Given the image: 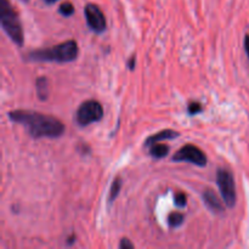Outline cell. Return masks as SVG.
Here are the masks:
<instances>
[{"instance_id": "1", "label": "cell", "mask_w": 249, "mask_h": 249, "mask_svg": "<svg viewBox=\"0 0 249 249\" xmlns=\"http://www.w3.org/2000/svg\"><path fill=\"white\" fill-rule=\"evenodd\" d=\"M9 118L15 123L22 124L33 138H58L65 133V125L55 117L46 116L33 111L9 112Z\"/></svg>"}, {"instance_id": "2", "label": "cell", "mask_w": 249, "mask_h": 249, "mask_svg": "<svg viewBox=\"0 0 249 249\" xmlns=\"http://www.w3.org/2000/svg\"><path fill=\"white\" fill-rule=\"evenodd\" d=\"M78 56V44L74 40H67L51 49L36 50L28 53L32 61H55V62H71Z\"/></svg>"}, {"instance_id": "3", "label": "cell", "mask_w": 249, "mask_h": 249, "mask_svg": "<svg viewBox=\"0 0 249 249\" xmlns=\"http://www.w3.org/2000/svg\"><path fill=\"white\" fill-rule=\"evenodd\" d=\"M0 21L5 33L14 43L21 46L23 44V29L18 21L17 14L7 0H0Z\"/></svg>"}, {"instance_id": "4", "label": "cell", "mask_w": 249, "mask_h": 249, "mask_svg": "<svg viewBox=\"0 0 249 249\" xmlns=\"http://www.w3.org/2000/svg\"><path fill=\"white\" fill-rule=\"evenodd\" d=\"M216 182H218L224 203L229 208H233L237 196H236V185L232 174L225 169H219L216 174Z\"/></svg>"}, {"instance_id": "5", "label": "cell", "mask_w": 249, "mask_h": 249, "mask_svg": "<svg viewBox=\"0 0 249 249\" xmlns=\"http://www.w3.org/2000/svg\"><path fill=\"white\" fill-rule=\"evenodd\" d=\"M104 117V108L101 104L94 100H89L80 105L77 111V122L79 125H89L94 122H99Z\"/></svg>"}, {"instance_id": "6", "label": "cell", "mask_w": 249, "mask_h": 249, "mask_svg": "<svg viewBox=\"0 0 249 249\" xmlns=\"http://www.w3.org/2000/svg\"><path fill=\"white\" fill-rule=\"evenodd\" d=\"M173 160L174 162H189L198 165V167H204L207 164V156L197 146L185 145L175 153Z\"/></svg>"}, {"instance_id": "7", "label": "cell", "mask_w": 249, "mask_h": 249, "mask_svg": "<svg viewBox=\"0 0 249 249\" xmlns=\"http://www.w3.org/2000/svg\"><path fill=\"white\" fill-rule=\"evenodd\" d=\"M85 18H87L88 26L96 33H101L106 29V18L104 12L101 11L97 5L88 4L84 9Z\"/></svg>"}, {"instance_id": "8", "label": "cell", "mask_w": 249, "mask_h": 249, "mask_svg": "<svg viewBox=\"0 0 249 249\" xmlns=\"http://www.w3.org/2000/svg\"><path fill=\"white\" fill-rule=\"evenodd\" d=\"M203 199L207 206H208V208H211L213 212L220 213V212L224 211L223 203H221V201L219 199V197L216 196V194L213 190H207V191H204Z\"/></svg>"}, {"instance_id": "9", "label": "cell", "mask_w": 249, "mask_h": 249, "mask_svg": "<svg viewBox=\"0 0 249 249\" xmlns=\"http://www.w3.org/2000/svg\"><path fill=\"white\" fill-rule=\"evenodd\" d=\"M178 136H179V133H178V131L169 130V129H168V130H162L160 131V133L156 134V135L150 136V138L145 141V145L152 146L153 143L160 142V141L163 140H172V139L178 138Z\"/></svg>"}, {"instance_id": "10", "label": "cell", "mask_w": 249, "mask_h": 249, "mask_svg": "<svg viewBox=\"0 0 249 249\" xmlns=\"http://www.w3.org/2000/svg\"><path fill=\"white\" fill-rule=\"evenodd\" d=\"M49 85L48 80L45 77H40L36 79V91H38V97L40 100H46L49 96Z\"/></svg>"}, {"instance_id": "11", "label": "cell", "mask_w": 249, "mask_h": 249, "mask_svg": "<svg viewBox=\"0 0 249 249\" xmlns=\"http://www.w3.org/2000/svg\"><path fill=\"white\" fill-rule=\"evenodd\" d=\"M169 153V146L164 143H153L150 150V155L155 158H163Z\"/></svg>"}, {"instance_id": "12", "label": "cell", "mask_w": 249, "mask_h": 249, "mask_svg": "<svg viewBox=\"0 0 249 249\" xmlns=\"http://www.w3.org/2000/svg\"><path fill=\"white\" fill-rule=\"evenodd\" d=\"M121 187H122V179L121 178H116L111 186V191H109V196H108V202L112 203L114 199L117 198V196L119 195V191H121Z\"/></svg>"}, {"instance_id": "13", "label": "cell", "mask_w": 249, "mask_h": 249, "mask_svg": "<svg viewBox=\"0 0 249 249\" xmlns=\"http://www.w3.org/2000/svg\"><path fill=\"white\" fill-rule=\"evenodd\" d=\"M184 223V215L179 212H174V213L169 214L168 216V224H169L172 228H177V226H180Z\"/></svg>"}, {"instance_id": "14", "label": "cell", "mask_w": 249, "mask_h": 249, "mask_svg": "<svg viewBox=\"0 0 249 249\" xmlns=\"http://www.w3.org/2000/svg\"><path fill=\"white\" fill-rule=\"evenodd\" d=\"M58 11H60V14L63 15V16H71V15H73V12H74V6H73L71 2H63V4H61Z\"/></svg>"}, {"instance_id": "15", "label": "cell", "mask_w": 249, "mask_h": 249, "mask_svg": "<svg viewBox=\"0 0 249 249\" xmlns=\"http://www.w3.org/2000/svg\"><path fill=\"white\" fill-rule=\"evenodd\" d=\"M174 203L175 206L179 207V208H184L185 206H186L187 203V197L185 194H181V192H179V194H177L174 196Z\"/></svg>"}, {"instance_id": "16", "label": "cell", "mask_w": 249, "mask_h": 249, "mask_svg": "<svg viewBox=\"0 0 249 249\" xmlns=\"http://www.w3.org/2000/svg\"><path fill=\"white\" fill-rule=\"evenodd\" d=\"M189 113L190 114H197L199 113V112H202V106L201 104H198V102H191V104L189 105Z\"/></svg>"}, {"instance_id": "17", "label": "cell", "mask_w": 249, "mask_h": 249, "mask_svg": "<svg viewBox=\"0 0 249 249\" xmlns=\"http://www.w3.org/2000/svg\"><path fill=\"white\" fill-rule=\"evenodd\" d=\"M119 248H122V249H124V248H134V245L129 240L124 238V240H122V242L119 243Z\"/></svg>"}, {"instance_id": "18", "label": "cell", "mask_w": 249, "mask_h": 249, "mask_svg": "<svg viewBox=\"0 0 249 249\" xmlns=\"http://www.w3.org/2000/svg\"><path fill=\"white\" fill-rule=\"evenodd\" d=\"M135 60H136L135 56H133V57L129 60L128 65H129V68H130V70H134V67H135Z\"/></svg>"}, {"instance_id": "19", "label": "cell", "mask_w": 249, "mask_h": 249, "mask_svg": "<svg viewBox=\"0 0 249 249\" xmlns=\"http://www.w3.org/2000/svg\"><path fill=\"white\" fill-rule=\"evenodd\" d=\"M245 48H246V51H247L248 57H249V36H246V39H245Z\"/></svg>"}, {"instance_id": "20", "label": "cell", "mask_w": 249, "mask_h": 249, "mask_svg": "<svg viewBox=\"0 0 249 249\" xmlns=\"http://www.w3.org/2000/svg\"><path fill=\"white\" fill-rule=\"evenodd\" d=\"M44 1H45L46 4H53V2L58 1V0H44Z\"/></svg>"}]
</instances>
